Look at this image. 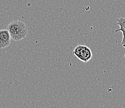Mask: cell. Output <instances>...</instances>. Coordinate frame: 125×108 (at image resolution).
Here are the masks:
<instances>
[{"label":"cell","mask_w":125,"mask_h":108,"mask_svg":"<svg viewBox=\"0 0 125 108\" xmlns=\"http://www.w3.org/2000/svg\"><path fill=\"white\" fill-rule=\"evenodd\" d=\"M7 29L12 40L18 41L24 39L28 35V28L26 24L21 21H13L7 26Z\"/></svg>","instance_id":"obj_1"},{"label":"cell","mask_w":125,"mask_h":108,"mask_svg":"<svg viewBox=\"0 0 125 108\" xmlns=\"http://www.w3.org/2000/svg\"><path fill=\"white\" fill-rule=\"evenodd\" d=\"M73 54L83 62H87L92 58V51L85 45H78L75 47L73 50Z\"/></svg>","instance_id":"obj_2"},{"label":"cell","mask_w":125,"mask_h":108,"mask_svg":"<svg viewBox=\"0 0 125 108\" xmlns=\"http://www.w3.org/2000/svg\"><path fill=\"white\" fill-rule=\"evenodd\" d=\"M11 36L7 29H0V48L8 47L11 44Z\"/></svg>","instance_id":"obj_3"},{"label":"cell","mask_w":125,"mask_h":108,"mask_svg":"<svg viewBox=\"0 0 125 108\" xmlns=\"http://www.w3.org/2000/svg\"><path fill=\"white\" fill-rule=\"evenodd\" d=\"M117 24L120 26V28L115 31V33L121 31L123 35V39L121 44L125 48V18H120L117 19Z\"/></svg>","instance_id":"obj_4"}]
</instances>
